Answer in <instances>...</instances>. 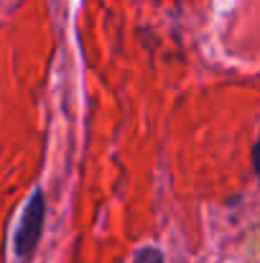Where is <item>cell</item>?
I'll list each match as a JSON object with an SVG mask.
<instances>
[{"instance_id": "1", "label": "cell", "mask_w": 260, "mask_h": 263, "mask_svg": "<svg viewBox=\"0 0 260 263\" xmlns=\"http://www.w3.org/2000/svg\"><path fill=\"white\" fill-rule=\"evenodd\" d=\"M44 220H46V194L41 189H36L23 207V215L18 220V230L13 238L18 258L28 261L36 253V246H38L41 233H44Z\"/></svg>"}, {"instance_id": "2", "label": "cell", "mask_w": 260, "mask_h": 263, "mask_svg": "<svg viewBox=\"0 0 260 263\" xmlns=\"http://www.w3.org/2000/svg\"><path fill=\"white\" fill-rule=\"evenodd\" d=\"M133 263H164V256H161V251L158 248H141L138 253H135V258Z\"/></svg>"}]
</instances>
